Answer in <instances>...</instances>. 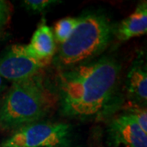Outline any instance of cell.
Masks as SVG:
<instances>
[{
	"label": "cell",
	"instance_id": "cell-11",
	"mask_svg": "<svg viewBox=\"0 0 147 147\" xmlns=\"http://www.w3.org/2000/svg\"><path fill=\"white\" fill-rule=\"evenodd\" d=\"M133 120L140 126L144 132L147 133V112L146 109L131 108L127 112Z\"/></svg>",
	"mask_w": 147,
	"mask_h": 147
},
{
	"label": "cell",
	"instance_id": "cell-2",
	"mask_svg": "<svg viewBox=\"0 0 147 147\" xmlns=\"http://www.w3.org/2000/svg\"><path fill=\"white\" fill-rule=\"evenodd\" d=\"M47 108V92L37 75L12 83L0 106V128L16 130L36 123Z\"/></svg>",
	"mask_w": 147,
	"mask_h": 147
},
{
	"label": "cell",
	"instance_id": "cell-5",
	"mask_svg": "<svg viewBox=\"0 0 147 147\" xmlns=\"http://www.w3.org/2000/svg\"><path fill=\"white\" fill-rule=\"evenodd\" d=\"M50 61H40L28 55L24 45H13L0 58V76L12 83L36 76Z\"/></svg>",
	"mask_w": 147,
	"mask_h": 147
},
{
	"label": "cell",
	"instance_id": "cell-12",
	"mask_svg": "<svg viewBox=\"0 0 147 147\" xmlns=\"http://www.w3.org/2000/svg\"><path fill=\"white\" fill-rule=\"evenodd\" d=\"M11 15V5L8 1L0 0V32L8 25Z\"/></svg>",
	"mask_w": 147,
	"mask_h": 147
},
{
	"label": "cell",
	"instance_id": "cell-7",
	"mask_svg": "<svg viewBox=\"0 0 147 147\" xmlns=\"http://www.w3.org/2000/svg\"><path fill=\"white\" fill-rule=\"evenodd\" d=\"M25 46L28 55L40 61H51L56 51L55 38L51 28L42 23L38 27L30 42Z\"/></svg>",
	"mask_w": 147,
	"mask_h": 147
},
{
	"label": "cell",
	"instance_id": "cell-8",
	"mask_svg": "<svg viewBox=\"0 0 147 147\" xmlns=\"http://www.w3.org/2000/svg\"><path fill=\"white\" fill-rule=\"evenodd\" d=\"M147 32V3L142 2L126 19L121 21L117 29V37L126 41Z\"/></svg>",
	"mask_w": 147,
	"mask_h": 147
},
{
	"label": "cell",
	"instance_id": "cell-1",
	"mask_svg": "<svg viewBox=\"0 0 147 147\" xmlns=\"http://www.w3.org/2000/svg\"><path fill=\"white\" fill-rule=\"evenodd\" d=\"M119 73L120 65L115 59L103 57L60 74L58 91L61 113L81 119L100 115L115 94Z\"/></svg>",
	"mask_w": 147,
	"mask_h": 147
},
{
	"label": "cell",
	"instance_id": "cell-6",
	"mask_svg": "<svg viewBox=\"0 0 147 147\" xmlns=\"http://www.w3.org/2000/svg\"><path fill=\"white\" fill-rule=\"evenodd\" d=\"M109 141L113 146L147 147V133L144 132L129 114H123L111 121Z\"/></svg>",
	"mask_w": 147,
	"mask_h": 147
},
{
	"label": "cell",
	"instance_id": "cell-4",
	"mask_svg": "<svg viewBox=\"0 0 147 147\" xmlns=\"http://www.w3.org/2000/svg\"><path fill=\"white\" fill-rule=\"evenodd\" d=\"M69 142L68 124L36 122L15 130L0 147H66Z\"/></svg>",
	"mask_w": 147,
	"mask_h": 147
},
{
	"label": "cell",
	"instance_id": "cell-10",
	"mask_svg": "<svg viewBox=\"0 0 147 147\" xmlns=\"http://www.w3.org/2000/svg\"><path fill=\"white\" fill-rule=\"evenodd\" d=\"M79 18L66 17L57 22L54 28V38L61 44L65 42L72 34L74 28L79 23Z\"/></svg>",
	"mask_w": 147,
	"mask_h": 147
},
{
	"label": "cell",
	"instance_id": "cell-13",
	"mask_svg": "<svg viewBox=\"0 0 147 147\" xmlns=\"http://www.w3.org/2000/svg\"><path fill=\"white\" fill-rule=\"evenodd\" d=\"M58 3V1L53 0H26L24 4L29 10L35 12H41L48 8L50 6Z\"/></svg>",
	"mask_w": 147,
	"mask_h": 147
},
{
	"label": "cell",
	"instance_id": "cell-3",
	"mask_svg": "<svg viewBox=\"0 0 147 147\" xmlns=\"http://www.w3.org/2000/svg\"><path fill=\"white\" fill-rule=\"evenodd\" d=\"M112 28L103 15L91 13L79 17L68 39L61 44L58 62L62 66H75L102 53L111 38Z\"/></svg>",
	"mask_w": 147,
	"mask_h": 147
},
{
	"label": "cell",
	"instance_id": "cell-9",
	"mask_svg": "<svg viewBox=\"0 0 147 147\" xmlns=\"http://www.w3.org/2000/svg\"><path fill=\"white\" fill-rule=\"evenodd\" d=\"M127 88L136 99L146 102L147 74L142 65L134 63L131 66L127 77Z\"/></svg>",
	"mask_w": 147,
	"mask_h": 147
},
{
	"label": "cell",
	"instance_id": "cell-14",
	"mask_svg": "<svg viewBox=\"0 0 147 147\" xmlns=\"http://www.w3.org/2000/svg\"><path fill=\"white\" fill-rule=\"evenodd\" d=\"M3 87H4V83H3V79L0 76V92L3 90Z\"/></svg>",
	"mask_w": 147,
	"mask_h": 147
}]
</instances>
